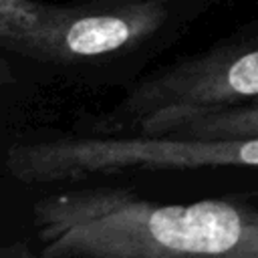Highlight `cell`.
<instances>
[{"label": "cell", "instance_id": "6da1fadb", "mask_svg": "<svg viewBox=\"0 0 258 258\" xmlns=\"http://www.w3.org/2000/svg\"><path fill=\"white\" fill-rule=\"evenodd\" d=\"M40 258H258V208L234 198L159 204L85 185L34 200Z\"/></svg>", "mask_w": 258, "mask_h": 258}, {"label": "cell", "instance_id": "7a4b0ae2", "mask_svg": "<svg viewBox=\"0 0 258 258\" xmlns=\"http://www.w3.org/2000/svg\"><path fill=\"white\" fill-rule=\"evenodd\" d=\"M258 167V137H177L141 133L56 135L14 143L6 173L24 185L83 181L121 171Z\"/></svg>", "mask_w": 258, "mask_h": 258}, {"label": "cell", "instance_id": "3957f363", "mask_svg": "<svg viewBox=\"0 0 258 258\" xmlns=\"http://www.w3.org/2000/svg\"><path fill=\"white\" fill-rule=\"evenodd\" d=\"M177 0H0V48L50 64L133 50L161 32Z\"/></svg>", "mask_w": 258, "mask_h": 258}, {"label": "cell", "instance_id": "277c9868", "mask_svg": "<svg viewBox=\"0 0 258 258\" xmlns=\"http://www.w3.org/2000/svg\"><path fill=\"white\" fill-rule=\"evenodd\" d=\"M258 101V34L244 36L165 67L117 105L135 133L163 135L183 119Z\"/></svg>", "mask_w": 258, "mask_h": 258}, {"label": "cell", "instance_id": "5b68a950", "mask_svg": "<svg viewBox=\"0 0 258 258\" xmlns=\"http://www.w3.org/2000/svg\"><path fill=\"white\" fill-rule=\"evenodd\" d=\"M163 135L177 137H258V101L242 107L206 111L183 119Z\"/></svg>", "mask_w": 258, "mask_h": 258}, {"label": "cell", "instance_id": "8992f818", "mask_svg": "<svg viewBox=\"0 0 258 258\" xmlns=\"http://www.w3.org/2000/svg\"><path fill=\"white\" fill-rule=\"evenodd\" d=\"M0 258H40V254L24 242H10L0 246Z\"/></svg>", "mask_w": 258, "mask_h": 258}, {"label": "cell", "instance_id": "52a82bcc", "mask_svg": "<svg viewBox=\"0 0 258 258\" xmlns=\"http://www.w3.org/2000/svg\"><path fill=\"white\" fill-rule=\"evenodd\" d=\"M16 83V75H14V67L4 58L0 56V91L12 87Z\"/></svg>", "mask_w": 258, "mask_h": 258}]
</instances>
